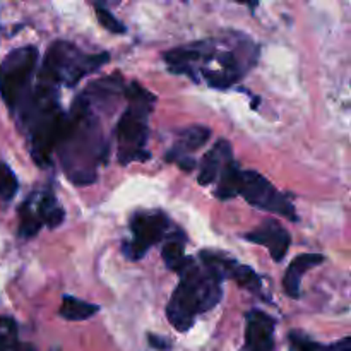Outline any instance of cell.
Here are the masks:
<instances>
[{
	"label": "cell",
	"instance_id": "obj_1",
	"mask_svg": "<svg viewBox=\"0 0 351 351\" xmlns=\"http://www.w3.org/2000/svg\"><path fill=\"white\" fill-rule=\"evenodd\" d=\"M62 168L75 185H89L96 180L98 167L106 160L108 144L99 122V113L89 108L81 96L65 113L57 149Z\"/></svg>",
	"mask_w": 351,
	"mask_h": 351
},
{
	"label": "cell",
	"instance_id": "obj_18",
	"mask_svg": "<svg viewBox=\"0 0 351 351\" xmlns=\"http://www.w3.org/2000/svg\"><path fill=\"white\" fill-rule=\"evenodd\" d=\"M19 235L24 237V239H29V237H34L40 228L43 226V221L40 219L38 213L31 208L29 201L24 202L19 209Z\"/></svg>",
	"mask_w": 351,
	"mask_h": 351
},
{
	"label": "cell",
	"instance_id": "obj_15",
	"mask_svg": "<svg viewBox=\"0 0 351 351\" xmlns=\"http://www.w3.org/2000/svg\"><path fill=\"white\" fill-rule=\"evenodd\" d=\"M240 167L235 161H228L223 167L221 173L218 178V187H216V197L221 201H228L239 195V184H240Z\"/></svg>",
	"mask_w": 351,
	"mask_h": 351
},
{
	"label": "cell",
	"instance_id": "obj_3",
	"mask_svg": "<svg viewBox=\"0 0 351 351\" xmlns=\"http://www.w3.org/2000/svg\"><path fill=\"white\" fill-rule=\"evenodd\" d=\"M223 280L208 267H199L192 261L180 274V283L171 295L167 307L170 324L185 332L194 326L199 314L211 311L223 297Z\"/></svg>",
	"mask_w": 351,
	"mask_h": 351
},
{
	"label": "cell",
	"instance_id": "obj_23",
	"mask_svg": "<svg viewBox=\"0 0 351 351\" xmlns=\"http://www.w3.org/2000/svg\"><path fill=\"white\" fill-rule=\"evenodd\" d=\"M16 348V332H0V351H14Z\"/></svg>",
	"mask_w": 351,
	"mask_h": 351
},
{
	"label": "cell",
	"instance_id": "obj_10",
	"mask_svg": "<svg viewBox=\"0 0 351 351\" xmlns=\"http://www.w3.org/2000/svg\"><path fill=\"white\" fill-rule=\"evenodd\" d=\"M243 239L249 240L252 243H259V245H264L267 250H269L271 257H273L276 263L285 259V256L288 254V249H290V233L276 221V219H266L261 226H257L252 232L245 233Z\"/></svg>",
	"mask_w": 351,
	"mask_h": 351
},
{
	"label": "cell",
	"instance_id": "obj_5",
	"mask_svg": "<svg viewBox=\"0 0 351 351\" xmlns=\"http://www.w3.org/2000/svg\"><path fill=\"white\" fill-rule=\"evenodd\" d=\"M108 60L110 55L106 51L89 55L81 51L75 45L69 43V41L58 40L48 47L43 67H41L40 75H38V82L55 89H57L58 84L74 86L84 75H88L89 72L98 71Z\"/></svg>",
	"mask_w": 351,
	"mask_h": 351
},
{
	"label": "cell",
	"instance_id": "obj_4",
	"mask_svg": "<svg viewBox=\"0 0 351 351\" xmlns=\"http://www.w3.org/2000/svg\"><path fill=\"white\" fill-rule=\"evenodd\" d=\"M123 98L129 105L117 123L119 161L122 165H129L130 161H146L149 160V153L146 149L149 136L147 119L153 112L156 98L137 82H132L123 89Z\"/></svg>",
	"mask_w": 351,
	"mask_h": 351
},
{
	"label": "cell",
	"instance_id": "obj_12",
	"mask_svg": "<svg viewBox=\"0 0 351 351\" xmlns=\"http://www.w3.org/2000/svg\"><path fill=\"white\" fill-rule=\"evenodd\" d=\"M324 261L326 259L322 254H302V256L295 257L283 278V288L288 297L293 298V300L300 298V287L304 274L311 271L312 267L321 266Z\"/></svg>",
	"mask_w": 351,
	"mask_h": 351
},
{
	"label": "cell",
	"instance_id": "obj_8",
	"mask_svg": "<svg viewBox=\"0 0 351 351\" xmlns=\"http://www.w3.org/2000/svg\"><path fill=\"white\" fill-rule=\"evenodd\" d=\"M168 225L170 221L161 211H144L134 215L130 219V230L134 233V239L123 243V256L130 261L143 259L151 247L165 239Z\"/></svg>",
	"mask_w": 351,
	"mask_h": 351
},
{
	"label": "cell",
	"instance_id": "obj_9",
	"mask_svg": "<svg viewBox=\"0 0 351 351\" xmlns=\"http://www.w3.org/2000/svg\"><path fill=\"white\" fill-rule=\"evenodd\" d=\"M211 137V130L208 127L194 125L185 129L178 137V143L167 153V161L178 165L182 170L192 171L197 161L192 158V153L201 149Z\"/></svg>",
	"mask_w": 351,
	"mask_h": 351
},
{
	"label": "cell",
	"instance_id": "obj_13",
	"mask_svg": "<svg viewBox=\"0 0 351 351\" xmlns=\"http://www.w3.org/2000/svg\"><path fill=\"white\" fill-rule=\"evenodd\" d=\"M232 161V144L225 139H219L211 151L206 153L201 163V173H199V184L209 185L219 177L223 167Z\"/></svg>",
	"mask_w": 351,
	"mask_h": 351
},
{
	"label": "cell",
	"instance_id": "obj_17",
	"mask_svg": "<svg viewBox=\"0 0 351 351\" xmlns=\"http://www.w3.org/2000/svg\"><path fill=\"white\" fill-rule=\"evenodd\" d=\"M38 216L41 221L50 228H57L64 221V209H60L55 202V197L51 194H45V197L38 202Z\"/></svg>",
	"mask_w": 351,
	"mask_h": 351
},
{
	"label": "cell",
	"instance_id": "obj_7",
	"mask_svg": "<svg viewBox=\"0 0 351 351\" xmlns=\"http://www.w3.org/2000/svg\"><path fill=\"white\" fill-rule=\"evenodd\" d=\"M239 195H242L254 208L283 216V218L290 219V221H298V215L295 211L293 204L283 194H280L274 189V185L267 182V178H264L257 171H240Z\"/></svg>",
	"mask_w": 351,
	"mask_h": 351
},
{
	"label": "cell",
	"instance_id": "obj_16",
	"mask_svg": "<svg viewBox=\"0 0 351 351\" xmlns=\"http://www.w3.org/2000/svg\"><path fill=\"white\" fill-rule=\"evenodd\" d=\"M99 311L98 305H93L89 302L79 300V298L71 297V295H65L62 298L60 305V317H64L65 321H86V319H91L96 312Z\"/></svg>",
	"mask_w": 351,
	"mask_h": 351
},
{
	"label": "cell",
	"instance_id": "obj_2",
	"mask_svg": "<svg viewBox=\"0 0 351 351\" xmlns=\"http://www.w3.org/2000/svg\"><path fill=\"white\" fill-rule=\"evenodd\" d=\"M19 120L29 136L31 158L40 168L51 163V153L57 149L64 127L65 113L57 101V89L38 84L21 106Z\"/></svg>",
	"mask_w": 351,
	"mask_h": 351
},
{
	"label": "cell",
	"instance_id": "obj_14",
	"mask_svg": "<svg viewBox=\"0 0 351 351\" xmlns=\"http://www.w3.org/2000/svg\"><path fill=\"white\" fill-rule=\"evenodd\" d=\"M184 243L185 239L184 235H175L168 240L163 245V250H161V256H163L165 264L170 271H175V273L182 274L185 269H187L189 264L192 263L191 257H185L184 252Z\"/></svg>",
	"mask_w": 351,
	"mask_h": 351
},
{
	"label": "cell",
	"instance_id": "obj_19",
	"mask_svg": "<svg viewBox=\"0 0 351 351\" xmlns=\"http://www.w3.org/2000/svg\"><path fill=\"white\" fill-rule=\"evenodd\" d=\"M230 278H232L240 288H245V290L252 291V293H259L261 288H263L261 276L256 271L250 269L249 266H240V264H237V266L233 267Z\"/></svg>",
	"mask_w": 351,
	"mask_h": 351
},
{
	"label": "cell",
	"instance_id": "obj_21",
	"mask_svg": "<svg viewBox=\"0 0 351 351\" xmlns=\"http://www.w3.org/2000/svg\"><path fill=\"white\" fill-rule=\"evenodd\" d=\"M96 16H98L99 24H101L105 29L112 31V33H117V34L125 33V26H123V24L120 23V21L117 19V17L113 16L108 9H105V7L96 5Z\"/></svg>",
	"mask_w": 351,
	"mask_h": 351
},
{
	"label": "cell",
	"instance_id": "obj_24",
	"mask_svg": "<svg viewBox=\"0 0 351 351\" xmlns=\"http://www.w3.org/2000/svg\"><path fill=\"white\" fill-rule=\"evenodd\" d=\"M149 343H151V346H154V348H160V350H167L168 348V345H165L163 339H158L156 336H153V335L149 336Z\"/></svg>",
	"mask_w": 351,
	"mask_h": 351
},
{
	"label": "cell",
	"instance_id": "obj_11",
	"mask_svg": "<svg viewBox=\"0 0 351 351\" xmlns=\"http://www.w3.org/2000/svg\"><path fill=\"white\" fill-rule=\"evenodd\" d=\"M274 321L263 311H250L247 314L245 343L242 351H273Z\"/></svg>",
	"mask_w": 351,
	"mask_h": 351
},
{
	"label": "cell",
	"instance_id": "obj_6",
	"mask_svg": "<svg viewBox=\"0 0 351 351\" xmlns=\"http://www.w3.org/2000/svg\"><path fill=\"white\" fill-rule=\"evenodd\" d=\"M36 62V48L21 47L10 51L0 64V96L12 113L19 112L29 96Z\"/></svg>",
	"mask_w": 351,
	"mask_h": 351
},
{
	"label": "cell",
	"instance_id": "obj_22",
	"mask_svg": "<svg viewBox=\"0 0 351 351\" xmlns=\"http://www.w3.org/2000/svg\"><path fill=\"white\" fill-rule=\"evenodd\" d=\"M290 341L293 350L297 351H328L329 346H322L319 343L312 341V339L305 338V336L297 335V332H291L290 335Z\"/></svg>",
	"mask_w": 351,
	"mask_h": 351
},
{
	"label": "cell",
	"instance_id": "obj_20",
	"mask_svg": "<svg viewBox=\"0 0 351 351\" xmlns=\"http://www.w3.org/2000/svg\"><path fill=\"white\" fill-rule=\"evenodd\" d=\"M19 182H17L14 171L5 163H0V199L2 201H12L17 194Z\"/></svg>",
	"mask_w": 351,
	"mask_h": 351
}]
</instances>
